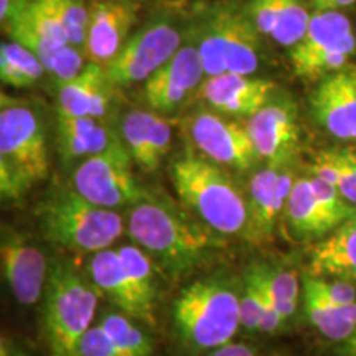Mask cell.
Listing matches in <instances>:
<instances>
[{"mask_svg": "<svg viewBox=\"0 0 356 356\" xmlns=\"http://www.w3.org/2000/svg\"><path fill=\"white\" fill-rule=\"evenodd\" d=\"M126 228L132 241L172 277L195 273L225 246L218 233L202 221L149 191L127 208Z\"/></svg>", "mask_w": 356, "mask_h": 356, "instance_id": "cell-1", "label": "cell"}, {"mask_svg": "<svg viewBox=\"0 0 356 356\" xmlns=\"http://www.w3.org/2000/svg\"><path fill=\"white\" fill-rule=\"evenodd\" d=\"M172 184L191 215L222 236H248L246 195L211 160L185 152L170 167Z\"/></svg>", "mask_w": 356, "mask_h": 356, "instance_id": "cell-2", "label": "cell"}, {"mask_svg": "<svg viewBox=\"0 0 356 356\" xmlns=\"http://www.w3.org/2000/svg\"><path fill=\"white\" fill-rule=\"evenodd\" d=\"M43 238L53 246L78 254H96L109 249L124 233L118 210L97 207L74 188L55 186L37 208Z\"/></svg>", "mask_w": 356, "mask_h": 356, "instance_id": "cell-3", "label": "cell"}, {"mask_svg": "<svg viewBox=\"0 0 356 356\" xmlns=\"http://www.w3.org/2000/svg\"><path fill=\"white\" fill-rule=\"evenodd\" d=\"M172 317L181 343L191 350L228 345L241 328L238 289L220 277L195 280L173 302Z\"/></svg>", "mask_w": 356, "mask_h": 356, "instance_id": "cell-4", "label": "cell"}, {"mask_svg": "<svg viewBox=\"0 0 356 356\" xmlns=\"http://www.w3.org/2000/svg\"><path fill=\"white\" fill-rule=\"evenodd\" d=\"M50 170L47 139L40 115L29 104L0 97V191L6 200H20Z\"/></svg>", "mask_w": 356, "mask_h": 356, "instance_id": "cell-5", "label": "cell"}, {"mask_svg": "<svg viewBox=\"0 0 356 356\" xmlns=\"http://www.w3.org/2000/svg\"><path fill=\"white\" fill-rule=\"evenodd\" d=\"M96 287L68 259L53 261L43 304V325L51 356H74L79 340L92 327Z\"/></svg>", "mask_w": 356, "mask_h": 356, "instance_id": "cell-6", "label": "cell"}, {"mask_svg": "<svg viewBox=\"0 0 356 356\" xmlns=\"http://www.w3.org/2000/svg\"><path fill=\"white\" fill-rule=\"evenodd\" d=\"M132 163L127 147L118 136L104 152L79 163L73 173V188L97 207L131 208L147 193L134 175Z\"/></svg>", "mask_w": 356, "mask_h": 356, "instance_id": "cell-7", "label": "cell"}, {"mask_svg": "<svg viewBox=\"0 0 356 356\" xmlns=\"http://www.w3.org/2000/svg\"><path fill=\"white\" fill-rule=\"evenodd\" d=\"M181 48V35L165 19L154 20L129 37L121 51L104 66L114 88L147 81Z\"/></svg>", "mask_w": 356, "mask_h": 356, "instance_id": "cell-8", "label": "cell"}, {"mask_svg": "<svg viewBox=\"0 0 356 356\" xmlns=\"http://www.w3.org/2000/svg\"><path fill=\"white\" fill-rule=\"evenodd\" d=\"M186 132L200 154L216 165L244 172L254 167L259 160L248 126L229 121L220 113L200 111L190 115Z\"/></svg>", "mask_w": 356, "mask_h": 356, "instance_id": "cell-9", "label": "cell"}, {"mask_svg": "<svg viewBox=\"0 0 356 356\" xmlns=\"http://www.w3.org/2000/svg\"><path fill=\"white\" fill-rule=\"evenodd\" d=\"M296 180L291 165L280 167L269 163L251 177L246 195L249 211L246 239L254 243L273 239Z\"/></svg>", "mask_w": 356, "mask_h": 356, "instance_id": "cell-10", "label": "cell"}, {"mask_svg": "<svg viewBox=\"0 0 356 356\" xmlns=\"http://www.w3.org/2000/svg\"><path fill=\"white\" fill-rule=\"evenodd\" d=\"M259 160L269 165H291L300 145V127L292 101H269L246 124Z\"/></svg>", "mask_w": 356, "mask_h": 356, "instance_id": "cell-11", "label": "cell"}, {"mask_svg": "<svg viewBox=\"0 0 356 356\" xmlns=\"http://www.w3.org/2000/svg\"><path fill=\"white\" fill-rule=\"evenodd\" d=\"M0 254L3 279L15 300L25 307L38 304L51 270L42 249L19 233L3 231Z\"/></svg>", "mask_w": 356, "mask_h": 356, "instance_id": "cell-12", "label": "cell"}, {"mask_svg": "<svg viewBox=\"0 0 356 356\" xmlns=\"http://www.w3.org/2000/svg\"><path fill=\"white\" fill-rule=\"evenodd\" d=\"M132 0H92L83 53L89 63L106 66L121 51L137 20Z\"/></svg>", "mask_w": 356, "mask_h": 356, "instance_id": "cell-13", "label": "cell"}, {"mask_svg": "<svg viewBox=\"0 0 356 356\" xmlns=\"http://www.w3.org/2000/svg\"><path fill=\"white\" fill-rule=\"evenodd\" d=\"M207 76L198 48L185 44L145 81L144 97L154 113L170 114L184 104Z\"/></svg>", "mask_w": 356, "mask_h": 356, "instance_id": "cell-14", "label": "cell"}, {"mask_svg": "<svg viewBox=\"0 0 356 356\" xmlns=\"http://www.w3.org/2000/svg\"><path fill=\"white\" fill-rule=\"evenodd\" d=\"M315 122L338 140L356 142V71L328 74L310 97Z\"/></svg>", "mask_w": 356, "mask_h": 356, "instance_id": "cell-15", "label": "cell"}, {"mask_svg": "<svg viewBox=\"0 0 356 356\" xmlns=\"http://www.w3.org/2000/svg\"><path fill=\"white\" fill-rule=\"evenodd\" d=\"M275 89L270 79L225 73L202 84L203 99L220 114L251 118L269 102Z\"/></svg>", "mask_w": 356, "mask_h": 356, "instance_id": "cell-16", "label": "cell"}, {"mask_svg": "<svg viewBox=\"0 0 356 356\" xmlns=\"http://www.w3.org/2000/svg\"><path fill=\"white\" fill-rule=\"evenodd\" d=\"M121 139L137 167L154 173L172 147V126L154 111H131L121 121Z\"/></svg>", "mask_w": 356, "mask_h": 356, "instance_id": "cell-17", "label": "cell"}, {"mask_svg": "<svg viewBox=\"0 0 356 356\" xmlns=\"http://www.w3.org/2000/svg\"><path fill=\"white\" fill-rule=\"evenodd\" d=\"M3 25H7V32L13 42L29 48L42 61L47 73H50L60 84L70 81L81 73L86 56L79 48L58 42L50 35L40 32L20 13H13Z\"/></svg>", "mask_w": 356, "mask_h": 356, "instance_id": "cell-18", "label": "cell"}, {"mask_svg": "<svg viewBox=\"0 0 356 356\" xmlns=\"http://www.w3.org/2000/svg\"><path fill=\"white\" fill-rule=\"evenodd\" d=\"M113 88L104 66L88 61L81 73L60 84L58 114L71 118H104L113 101Z\"/></svg>", "mask_w": 356, "mask_h": 356, "instance_id": "cell-19", "label": "cell"}, {"mask_svg": "<svg viewBox=\"0 0 356 356\" xmlns=\"http://www.w3.org/2000/svg\"><path fill=\"white\" fill-rule=\"evenodd\" d=\"M284 221L292 238L300 243H317L343 225L317 198L309 177L297 178L293 184Z\"/></svg>", "mask_w": 356, "mask_h": 356, "instance_id": "cell-20", "label": "cell"}, {"mask_svg": "<svg viewBox=\"0 0 356 356\" xmlns=\"http://www.w3.org/2000/svg\"><path fill=\"white\" fill-rule=\"evenodd\" d=\"M309 274L356 286V216L312 244Z\"/></svg>", "mask_w": 356, "mask_h": 356, "instance_id": "cell-21", "label": "cell"}, {"mask_svg": "<svg viewBox=\"0 0 356 356\" xmlns=\"http://www.w3.org/2000/svg\"><path fill=\"white\" fill-rule=\"evenodd\" d=\"M88 279L115 309L134 320L145 323L144 312L118 249L109 248L91 254V259L88 262Z\"/></svg>", "mask_w": 356, "mask_h": 356, "instance_id": "cell-22", "label": "cell"}, {"mask_svg": "<svg viewBox=\"0 0 356 356\" xmlns=\"http://www.w3.org/2000/svg\"><path fill=\"white\" fill-rule=\"evenodd\" d=\"M241 328L248 333L274 335L286 328L282 317L275 309L266 282V264L251 266L244 274V284L239 292Z\"/></svg>", "mask_w": 356, "mask_h": 356, "instance_id": "cell-23", "label": "cell"}, {"mask_svg": "<svg viewBox=\"0 0 356 356\" xmlns=\"http://www.w3.org/2000/svg\"><path fill=\"white\" fill-rule=\"evenodd\" d=\"M58 149L66 160L88 159L104 152L113 144L118 134L95 118H71L56 115Z\"/></svg>", "mask_w": 356, "mask_h": 356, "instance_id": "cell-24", "label": "cell"}, {"mask_svg": "<svg viewBox=\"0 0 356 356\" xmlns=\"http://www.w3.org/2000/svg\"><path fill=\"white\" fill-rule=\"evenodd\" d=\"M225 30V58L228 73L251 76L259 68V38L249 15L239 12H221Z\"/></svg>", "mask_w": 356, "mask_h": 356, "instance_id": "cell-25", "label": "cell"}, {"mask_svg": "<svg viewBox=\"0 0 356 356\" xmlns=\"http://www.w3.org/2000/svg\"><path fill=\"white\" fill-rule=\"evenodd\" d=\"M302 286H304L302 291L304 314L320 335L340 345L356 335V325L346 317L341 307L333 304L325 296L314 275L305 273L302 277Z\"/></svg>", "mask_w": 356, "mask_h": 356, "instance_id": "cell-26", "label": "cell"}, {"mask_svg": "<svg viewBox=\"0 0 356 356\" xmlns=\"http://www.w3.org/2000/svg\"><path fill=\"white\" fill-rule=\"evenodd\" d=\"M119 256L126 266L127 275L136 291L137 299L145 317V325H155V305L159 297V277L157 264L152 261L144 249L137 244H124L118 248Z\"/></svg>", "mask_w": 356, "mask_h": 356, "instance_id": "cell-27", "label": "cell"}, {"mask_svg": "<svg viewBox=\"0 0 356 356\" xmlns=\"http://www.w3.org/2000/svg\"><path fill=\"white\" fill-rule=\"evenodd\" d=\"M353 32V25L350 19L341 12H315L312 15L310 24L307 26L304 38L293 44L289 51L291 65L310 56L312 53L318 51L320 48L327 47L337 38Z\"/></svg>", "mask_w": 356, "mask_h": 356, "instance_id": "cell-28", "label": "cell"}, {"mask_svg": "<svg viewBox=\"0 0 356 356\" xmlns=\"http://www.w3.org/2000/svg\"><path fill=\"white\" fill-rule=\"evenodd\" d=\"M44 66L29 48L17 42L0 44V79L12 88H30L42 79Z\"/></svg>", "mask_w": 356, "mask_h": 356, "instance_id": "cell-29", "label": "cell"}, {"mask_svg": "<svg viewBox=\"0 0 356 356\" xmlns=\"http://www.w3.org/2000/svg\"><path fill=\"white\" fill-rule=\"evenodd\" d=\"M356 50V35L350 32L343 37L337 38L327 47L320 48L318 51L312 53L304 60L292 63V70L296 76L304 79H317L320 76H328V74L337 73L338 70L343 68L348 58Z\"/></svg>", "mask_w": 356, "mask_h": 356, "instance_id": "cell-30", "label": "cell"}, {"mask_svg": "<svg viewBox=\"0 0 356 356\" xmlns=\"http://www.w3.org/2000/svg\"><path fill=\"white\" fill-rule=\"evenodd\" d=\"M132 320L121 310H108L97 323L111 337L121 356H154L152 341Z\"/></svg>", "mask_w": 356, "mask_h": 356, "instance_id": "cell-31", "label": "cell"}, {"mask_svg": "<svg viewBox=\"0 0 356 356\" xmlns=\"http://www.w3.org/2000/svg\"><path fill=\"white\" fill-rule=\"evenodd\" d=\"M310 173L335 185L341 197L356 207V170L341 155L340 149L320 150L315 155Z\"/></svg>", "mask_w": 356, "mask_h": 356, "instance_id": "cell-32", "label": "cell"}, {"mask_svg": "<svg viewBox=\"0 0 356 356\" xmlns=\"http://www.w3.org/2000/svg\"><path fill=\"white\" fill-rule=\"evenodd\" d=\"M300 275L287 267L266 266V282L275 309L282 317L286 327L292 322L297 314V307L304 291L300 286Z\"/></svg>", "mask_w": 356, "mask_h": 356, "instance_id": "cell-33", "label": "cell"}, {"mask_svg": "<svg viewBox=\"0 0 356 356\" xmlns=\"http://www.w3.org/2000/svg\"><path fill=\"white\" fill-rule=\"evenodd\" d=\"M312 15L304 0H280L274 30L270 38L282 47L292 48L304 38Z\"/></svg>", "mask_w": 356, "mask_h": 356, "instance_id": "cell-34", "label": "cell"}, {"mask_svg": "<svg viewBox=\"0 0 356 356\" xmlns=\"http://www.w3.org/2000/svg\"><path fill=\"white\" fill-rule=\"evenodd\" d=\"M197 48L207 78L228 73L225 58V30H222L221 12H218L203 26Z\"/></svg>", "mask_w": 356, "mask_h": 356, "instance_id": "cell-35", "label": "cell"}, {"mask_svg": "<svg viewBox=\"0 0 356 356\" xmlns=\"http://www.w3.org/2000/svg\"><path fill=\"white\" fill-rule=\"evenodd\" d=\"M55 13L68 42L83 51L89 26V8L83 0H44Z\"/></svg>", "mask_w": 356, "mask_h": 356, "instance_id": "cell-36", "label": "cell"}, {"mask_svg": "<svg viewBox=\"0 0 356 356\" xmlns=\"http://www.w3.org/2000/svg\"><path fill=\"white\" fill-rule=\"evenodd\" d=\"M74 356H121V353L104 328L95 323L79 340Z\"/></svg>", "mask_w": 356, "mask_h": 356, "instance_id": "cell-37", "label": "cell"}, {"mask_svg": "<svg viewBox=\"0 0 356 356\" xmlns=\"http://www.w3.org/2000/svg\"><path fill=\"white\" fill-rule=\"evenodd\" d=\"M280 7V0H251L248 8L249 19L256 25L262 35L273 33L275 20H277V12Z\"/></svg>", "mask_w": 356, "mask_h": 356, "instance_id": "cell-38", "label": "cell"}, {"mask_svg": "<svg viewBox=\"0 0 356 356\" xmlns=\"http://www.w3.org/2000/svg\"><path fill=\"white\" fill-rule=\"evenodd\" d=\"M207 356H259L252 346L244 343H228L220 348L211 350Z\"/></svg>", "mask_w": 356, "mask_h": 356, "instance_id": "cell-39", "label": "cell"}, {"mask_svg": "<svg viewBox=\"0 0 356 356\" xmlns=\"http://www.w3.org/2000/svg\"><path fill=\"white\" fill-rule=\"evenodd\" d=\"M315 12H338L356 3V0H310Z\"/></svg>", "mask_w": 356, "mask_h": 356, "instance_id": "cell-40", "label": "cell"}, {"mask_svg": "<svg viewBox=\"0 0 356 356\" xmlns=\"http://www.w3.org/2000/svg\"><path fill=\"white\" fill-rule=\"evenodd\" d=\"M0 356H29L24 350L20 348L15 341L10 338L2 337V343H0Z\"/></svg>", "mask_w": 356, "mask_h": 356, "instance_id": "cell-41", "label": "cell"}, {"mask_svg": "<svg viewBox=\"0 0 356 356\" xmlns=\"http://www.w3.org/2000/svg\"><path fill=\"white\" fill-rule=\"evenodd\" d=\"M341 356H356V335L341 343Z\"/></svg>", "mask_w": 356, "mask_h": 356, "instance_id": "cell-42", "label": "cell"}, {"mask_svg": "<svg viewBox=\"0 0 356 356\" xmlns=\"http://www.w3.org/2000/svg\"><path fill=\"white\" fill-rule=\"evenodd\" d=\"M12 2L13 0H0V20H2V24H6L8 15H10Z\"/></svg>", "mask_w": 356, "mask_h": 356, "instance_id": "cell-43", "label": "cell"}, {"mask_svg": "<svg viewBox=\"0 0 356 356\" xmlns=\"http://www.w3.org/2000/svg\"><path fill=\"white\" fill-rule=\"evenodd\" d=\"M340 152L343 157L348 160V162L353 165V168L356 170V149H351V147H341Z\"/></svg>", "mask_w": 356, "mask_h": 356, "instance_id": "cell-44", "label": "cell"}, {"mask_svg": "<svg viewBox=\"0 0 356 356\" xmlns=\"http://www.w3.org/2000/svg\"><path fill=\"white\" fill-rule=\"evenodd\" d=\"M167 2H173V3H180V2H184V0H167Z\"/></svg>", "mask_w": 356, "mask_h": 356, "instance_id": "cell-45", "label": "cell"}]
</instances>
